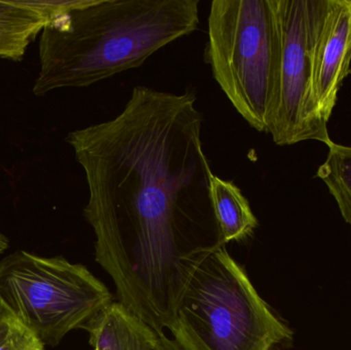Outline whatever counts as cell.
Masks as SVG:
<instances>
[{
  "label": "cell",
  "instance_id": "cell-1",
  "mask_svg": "<svg viewBox=\"0 0 351 350\" xmlns=\"http://www.w3.org/2000/svg\"><path fill=\"white\" fill-rule=\"evenodd\" d=\"M196 102L193 88L138 86L119 115L66 138L86 175L96 261L119 303L158 335L172 325L192 259L226 246Z\"/></svg>",
  "mask_w": 351,
  "mask_h": 350
},
{
  "label": "cell",
  "instance_id": "cell-2",
  "mask_svg": "<svg viewBox=\"0 0 351 350\" xmlns=\"http://www.w3.org/2000/svg\"><path fill=\"white\" fill-rule=\"evenodd\" d=\"M199 4V0H90L56 14L40 32V69L33 94L86 88L140 67L197 29Z\"/></svg>",
  "mask_w": 351,
  "mask_h": 350
},
{
  "label": "cell",
  "instance_id": "cell-3",
  "mask_svg": "<svg viewBox=\"0 0 351 350\" xmlns=\"http://www.w3.org/2000/svg\"><path fill=\"white\" fill-rule=\"evenodd\" d=\"M169 330L182 350H274L293 336L225 246L192 259Z\"/></svg>",
  "mask_w": 351,
  "mask_h": 350
},
{
  "label": "cell",
  "instance_id": "cell-4",
  "mask_svg": "<svg viewBox=\"0 0 351 350\" xmlns=\"http://www.w3.org/2000/svg\"><path fill=\"white\" fill-rule=\"evenodd\" d=\"M276 58L270 0L212 1L206 61L231 105L260 133H267Z\"/></svg>",
  "mask_w": 351,
  "mask_h": 350
},
{
  "label": "cell",
  "instance_id": "cell-5",
  "mask_svg": "<svg viewBox=\"0 0 351 350\" xmlns=\"http://www.w3.org/2000/svg\"><path fill=\"white\" fill-rule=\"evenodd\" d=\"M86 267L18 251L0 261V302L43 345L56 347L113 302Z\"/></svg>",
  "mask_w": 351,
  "mask_h": 350
},
{
  "label": "cell",
  "instance_id": "cell-6",
  "mask_svg": "<svg viewBox=\"0 0 351 350\" xmlns=\"http://www.w3.org/2000/svg\"><path fill=\"white\" fill-rule=\"evenodd\" d=\"M276 31L278 58L267 133L278 146L308 140L331 143L328 125L313 99L315 37L327 0H270Z\"/></svg>",
  "mask_w": 351,
  "mask_h": 350
},
{
  "label": "cell",
  "instance_id": "cell-7",
  "mask_svg": "<svg viewBox=\"0 0 351 350\" xmlns=\"http://www.w3.org/2000/svg\"><path fill=\"white\" fill-rule=\"evenodd\" d=\"M351 0H327L315 37L313 99L324 123H329L338 94L351 73Z\"/></svg>",
  "mask_w": 351,
  "mask_h": 350
},
{
  "label": "cell",
  "instance_id": "cell-8",
  "mask_svg": "<svg viewBox=\"0 0 351 350\" xmlns=\"http://www.w3.org/2000/svg\"><path fill=\"white\" fill-rule=\"evenodd\" d=\"M84 330L90 333L94 350H152L160 336L119 301L99 312Z\"/></svg>",
  "mask_w": 351,
  "mask_h": 350
},
{
  "label": "cell",
  "instance_id": "cell-9",
  "mask_svg": "<svg viewBox=\"0 0 351 350\" xmlns=\"http://www.w3.org/2000/svg\"><path fill=\"white\" fill-rule=\"evenodd\" d=\"M49 18L28 0H0V60L21 61Z\"/></svg>",
  "mask_w": 351,
  "mask_h": 350
},
{
  "label": "cell",
  "instance_id": "cell-10",
  "mask_svg": "<svg viewBox=\"0 0 351 350\" xmlns=\"http://www.w3.org/2000/svg\"><path fill=\"white\" fill-rule=\"evenodd\" d=\"M210 199L225 245L245 240L257 228L259 223L249 201L232 181L213 175Z\"/></svg>",
  "mask_w": 351,
  "mask_h": 350
},
{
  "label": "cell",
  "instance_id": "cell-11",
  "mask_svg": "<svg viewBox=\"0 0 351 350\" xmlns=\"http://www.w3.org/2000/svg\"><path fill=\"white\" fill-rule=\"evenodd\" d=\"M317 172L337 203L342 218L351 226V147L332 141Z\"/></svg>",
  "mask_w": 351,
  "mask_h": 350
},
{
  "label": "cell",
  "instance_id": "cell-12",
  "mask_svg": "<svg viewBox=\"0 0 351 350\" xmlns=\"http://www.w3.org/2000/svg\"><path fill=\"white\" fill-rule=\"evenodd\" d=\"M0 350H45V345L8 312L0 323Z\"/></svg>",
  "mask_w": 351,
  "mask_h": 350
},
{
  "label": "cell",
  "instance_id": "cell-13",
  "mask_svg": "<svg viewBox=\"0 0 351 350\" xmlns=\"http://www.w3.org/2000/svg\"><path fill=\"white\" fill-rule=\"evenodd\" d=\"M152 350H182L178 347L175 341L169 339L166 335L162 334L158 336V342Z\"/></svg>",
  "mask_w": 351,
  "mask_h": 350
},
{
  "label": "cell",
  "instance_id": "cell-14",
  "mask_svg": "<svg viewBox=\"0 0 351 350\" xmlns=\"http://www.w3.org/2000/svg\"><path fill=\"white\" fill-rule=\"evenodd\" d=\"M8 248V240L3 234L0 232V254Z\"/></svg>",
  "mask_w": 351,
  "mask_h": 350
},
{
  "label": "cell",
  "instance_id": "cell-15",
  "mask_svg": "<svg viewBox=\"0 0 351 350\" xmlns=\"http://www.w3.org/2000/svg\"><path fill=\"white\" fill-rule=\"evenodd\" d=\"M6 314H8V312H6L5 308H3L1 302H0V323H1L2 318H4Z\"/></svg>",
  "mask_w": 351,
  "mask_h": 350
}]
</instances>
